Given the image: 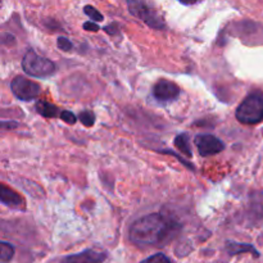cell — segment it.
<instances>
[{
    "label": "cell",
    "instance_id": "obj_1",
    "mask_svg": "<svg viewBox=\"0 0 263 263\" xmlns=\"http://www.w3.org/2000/svg\"><path fill=\"white\" fill-rule=\"evenodd\" d=\"M181 230V225L162 213H151L139 218L130 228V240L140 248L164 247Z\"/></svg>",
    "mask_w": 263,
    "mask_h": 263
},
{
    "label": "cell",
    "instance_id": "obj_2",
    "mask_svg": "<svg viewBox=\"0 0 263 263\" xmlns=\"http://www.w3.org/2000/svg\"><path fill=\"white\" fill-rule=\"evenodd\" d=\"M127 8L134 17L143 21L151 28L163 30L166 27L163 17L151 0H127Z\"/></svg>",
    "mask_w": 263,
    "mask_h": 263
},
{
    "label": "cell",
    "instance_id": "obj_3",
    "mask_svg": "<svg viewBox=\"0 0 263 263\" xmlns=\"http://www.w3.org/2000/svg\"><path fill=\"white\" fill-rule=\"evenodd\" d=\"M235 117L244 125H256L263 121V94H249L238 107Z\"/></svg>",
    "mask_w": 263,
    "mask_h": 263
},
{
    "label": "cell",
    "instance_id": "obj_4",
    "mask_svg": "<svg viewBox=\"0 0 263 263\" xmlns=\"http://www.w3.org/2000/svg\"><path fill=\"white\" fill-rule=\"evenodd\" d=\"M22 67L26 73L37 79H45L55 72V64L49 59L39 55L32 49H30L23 57Z\"/></svg>",
    "mask_w": 263,
    "mask_h": 263
},
{
    "label": "cell",
    "instance_id": "obj_5",
    "mask_svg": "<svg viewBox=\"0 0 263 263\" xmlns=\"http://www.w3.org/2000/svg\"><path fill=\"white\" fill-rule=\"evenodd\" d=\"M10 89L15 98L23 102H30L40 95L41 87L37 82L27 80L23 76H17L10 82Z\"/></svg>",
    "mask_w": 263,
    "mask_h": 263
},
{
    "label": "cell",
    "instance_id": "obj_6",
    "mask_svg": "<svg viewBox=\"0 0 263 263\" xmlns=\"http://www.w3.org/2000/svg\"><path fill=\"white\" fill-rule=\"evenodd\" d=\"M195 145L202 157L215 156L225 149V144L215 135H210V134H202V135L195 136Z\"/></svg>",
    "mask_w": 263,
    "mask_h": 263
},
{
    "label": "cell",
    "instance_id": "obj_7",
    "mask_svg": "<svg viewBox=\"0 0 263 263\" xmlns=\"http://www.w3.org/2000/svg\"><path fill=\"white\" fill-rule=\"evenodd\" d=\"M153 95L159 102H174L179 98L180 87L170 80H159L153 86Z\"/></svg>",
    "mask_w": 263,
    "mask_h": 263
},
{
    "label": "cell",
    "instance_id": "obj_8",
    "mask_svg": "<svg viewBox=\"0 0 263 263\" xmlns=\"http://www.w3.org/2000/svg\"><path fill=\"white\" fill-rule=\"evenodd\" d=\"M107 258V253L97 249H85L80 253L63 257L59 263H103Z\"/></svg>",
    "mask_w": 263,
    "mask_h": 263
},
{
    "label": "cell",
    "instance_id": "obj_9",
    "mask_svg": "<svg viewBox=\"0 0 263 263\" xmlns=\"http://www.w3.org/2000/svg\"><path fill=\"white\" fill-rule=\"evenodd\" d=\"M0 199H2L3 204L8 205V207L21 208V205H23V198L14 190L5 186L4 184L0 186Z\"/></svg>",
    "mask_w": 263,
    "mask_h": 263
},
{
    "label": "cell",
    "instance_id": "obj_10",
    "mask_svg": "<svg viewBox=\"0 0 263 263\" xmlns=\"http://www.w3.org/2000/svg\"><path fill=\"white\" fill-rule=\"evenodd\" d=\"M226 251L230 256H236L241 253H252L254 257H259L258 251L254 248L252 244L247 243H236V241H226Z\"/></svg>",
    "mask_w": 263,
    "mask_h": 263
},
{
    "label": "cell",
    "instance_id": "obj_11",
    "mask_svg": "<svg viewBox=\"0 0 263 263\" xmlns=\"http://www.w3.org/2000/svg\"><path fill=\"white\" fill-rule=\"evenodd\" d=\"M36 110H37L39 115L45 118H54L58 115V108L51 103L45 102V100H39L36 103Z\"/></svg>",
    "mask_w": 263,
    "mask_h": 263
},
{
    "label": "cell",
    "instance_id": "obj_12",
    "mask_svg": "<svg viewBox=\"0 0 263 263\" xmlns=\"http://www.w3.org/2000/svg\"><path fill=\"white\" fill-rule=\"evenodd\" d=\"M174 144H175V146H176V148L181 152V153L186 154L187 157L193 156L192 146H190V141H189V136H187L186 134H180V135H177L176 138H175Z\"/></svg>",
    "mask_w": 263,
    "mask_h": 263
},
{
    "label": "cell",
    "instance_id": "obj_13",
    "mask_svg": "<svg viewBox=\"0 0 263 263\" xmlns=\"http://www.w3.org/2000/svg\"><path fill=\"white\" fill-rule=\"evenodd\" d=\"M14 256V247L7 241L0 243V263H8Z\"/></svg>",
    "mask_w": 263,
    "mask_h": 263
},
{
    "label": "cell",
    "instance_id": "obj_14",
    "mask_svg": "<svg viewBox=\"0 0 263 263\" xmlns=\"http://www.w3.org/2000/svg\"><path fill=\"white\" fill-rule=\"evenodd\" d=\"M140 263H174L170 259V257H167L166 254L163 253H157L153 254V256L148 257L144 261H141Z\"/></svg>",
    "mask_w": 263,
    "mask_h": 263
},
{
    "label": "cell",
    "instance_id": "obj_15",
    "mask_svg": "<svg viewBox=\"0 0 263 263\" xmlns=\"http://www.w3.org/2000/svg\"><path fill=\"white\" fill-rule=\"evenodd\" d=\"M84 12H85V14L89 15V17L92 18L94 21H98V22H100V21L104 20V17H103L102 13H100L97 8L91 7V5H86V7L84 8Z\"/></svg>",
    "mask_w": 263,
    "mask_h": 263
},
{
    "label": "cell",
    "instance_id": "obj_16",
    "mask_svg": "<svg viewBox=\"0 0 263 263\" xmlns=\"http://www.w3.org/2000/svg\"><path fill=\"white\" fill-rule=\"evenodd\" d=\"M80 121L82 122V125H85L86 127H90V126L94 125L95 115L92 112H90V110H84L80 115Z\"/></svg>",
    "mask_w": 263,
    "mask_h": 263
},
{
    "label": "cell",
    "instance_id": "obj_17",
    "mask_svg": "<svg viewBox=\"0 0 263 263\" xmlns=\"http://www.w3.org/2000/svg\"><path fill=\"white\" fill-rule=\"evenodd\" d=\"M57 45H58V48L61 49V50L63 51H69L72 49V43L68 40L67 37H58V40H57Z\"/></svg>",
    "mask_w": 263,
    "mask_h": 263
},
{
    "label": "cell",
    "instance_id": "obj_18",
    "mask_svg": "<svg viewBox=\"0 0 263 263\" xmlns=\"http://www.w3.org/2000/svg\"><path fill=\"white\" fill-rule=\"evenodd\" d=\"M61 118L64 121V122L68 123V125H73V123H76L77 121L76 116H74L72 112H69V110H62Z\"/></svg>",
    "mask_w": 263,
    "mask_h": 263
},
{
    "label": "cell",
    "instance_id": "obj_19",
    "mask_svg": "<svg viewBox=\"0 0 263 263\" xmlns=\"http://www.w3.org/2000/svg\"><path fill=\"white\" fill-rule=\"evenodd\" d=\"M99 28H100L99 26L94 22H85L84 23V30H86V31H92V32H97V31H99Z\"/></svg>",
    "mask_w": 263,
    "mask_h": 263
},
{
    "label": "cell",
    "instance_id": "obj_20",
    "mask_svg": "<svg viewBox=\"0 0 263 263\" xmlns=\"http://www.w3.org/2000/svg\"><path fill=\"white\" fill-rule=\"evenodd\" d=\"M2 127L3 130H8V128H14V127H18V123H12V122H3L2 123Z\"/></svg>",
    "mask_w": 263,
    "mask_h": 263
},
{
    "label": "cell",
    "instance_id": "obj_21",
    "mask_svg": "<svg viewBox=\"0 0 263 263\" xmlns=\"http://www.w3.org/2000/svg\"><path fill=\"white\" fill-rule=\"evenodd\" d=\"M179 2L182 3V4L190 5V4H194V3H197L198 0H179Z\"/></svg>",
    "mask_w": 263,
    "mask_h": 263
}]
</instances>
